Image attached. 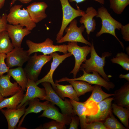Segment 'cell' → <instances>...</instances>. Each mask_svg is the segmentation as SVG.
Here are the masks:
<instances>
[{"mask_svg": "<svg viewBox=\"0 0 129 129\" xmlns=\"http://www.w3.org/2000/svg\"><path fill=\"white\" fill-rule=\"evenodd\" d=\"M91 46L90 57L86 59L84 62V63L82 64L80 70H84L88 73L93 71L97 72L105 80L110 81L109 78L111 76L107 75L104 71V67L105 64L106 57L110 56L111 54L108 52H105L101 57L97 53L92 41Z\"/></svg>", "mask_w": 129, "mask_h": 129, "instance_id": "obj_1", "label": "cell"}, {"mask_svg": "<svg viewBox=\"0 0 129 129\" xmlns=\"http://www.w3.org/2000/svg\"><path fill=\"white\" fill-rule=\"evenodd\" d=\"M97 11V14L96 16L101 19L102 26L100 30L97 33L96 36L99 37L105 33L111 34L118 40L124 49V47L123 44L117 37L115 32L116 29L120 30L122 26V24L113 18L104 7H100Z\"/></svg>", "mask_w": 129, "mask_h": 129, "instance_id": "obj_2", "label": "cell"}, {"mask_svg": "<svg viewBox=\"0 0 129 129\" xmlns=\"http://www.w3.org/2000/svg\"><path fill=\"white\" fill-rule=\"evenodd\" d=\"M22 6L15 5L11 7L7 16L8 22L10 24L25 27L31 31L36 26V23L32 21L27 9H22Z\"/></svg>", "mask_w": 129, "mask_h": 129, "instance_id": "obj_3", "label": "cell"}, {"mask_svg": "<svg viewBox=\"0 0 129 129\" xmlns=\"http://www.w3.org/2000/svg\"><path fill=\"white\" fill-rule=\"evenodd\" d=\"M52 58L50 55H38L36 52L33 55L30 56L24 68L27 78L35 82L37 81L42 67Z\"/></svg>", "mask_w": 129, "mask_h": 129, "instance_id": "obj_4", "label": "cell"}, {"mask_svg": "<svg viewBox=\"0 0 129 129\" xmlns=\"http://www.w3.org/2000/svg\"><path fill=\"white\" fill-rule=\"evenodd\" d=\"M41 83L44 87L46 93L43 100L48 101L57 105L60 108L62 113L64 114L71 117L76 115L69 100L65 98L63 100L56 93L49 83L44 82Z\"/></svg>", "mask_w": 129, "mask_h": 129, "instance_id": "obj_5", "label": "cell"}, {"mask_svg": "<svg viewBox=\"0 0 129 129\" xmlns=\"http://www.w3.org/2000/svg\"><path fill=\"white\" fill-rule=\"evenodd\" d=\"M26 43L29 48L27 51L29 56L33 53L38 52H42L44 55H48L56 52L64 54L67 52V45H54L53 41L49 38H47L41 43H35L29 40H27Z\"/></svg>", "mask_w": 129, "mask_h": 129, "instance_id": "obj_6", "label": "cell"}, {"mask_svg": "<svg viewBox=\"0 0 129 129\" xmlns=\"http://www.w3.org/2000/svg\"><path fill=\"white\" fill-rule=\"evenodd\" d=\"M62 11V20L60 29L57 34V42L63 37V33L68 24L73 19L77 17L81 16L85 12L81 10L77 5L76 9L72 6L69 0H60Z\"/></svg>", "mask_w": 129, "mask_h": 129, "instance_id": "obj_7", "label": "cell"}, {"mask_svg": "<svg viewBox=\"0 0 129 129\" xmlns=\"http://www.w3.org/2000/svg\"><path fill=\"white\" fill-rule=\"evenodd\" d=\"M67 46V52L71 53L75 58L74 67L70 74H73L74 78H75L82 64L86 59L87 56L90 53L91 46L88 45L79 46L77 42H68Z\"/></svg>", "mask_w": 129, "mask_h": 129, "instance_id": "obj_8", "label": "cell"}, {"mask_svg": "<svg viewBox=\"0 0 129 129\" xmlns=\"http://www.w3.org/2000/svg\"><path fill=\"white\" fill-rule=\"evenodd\" d=\"M77 20L75 19L69 23V27L65 29L66 34L57 43H61L65 42H79L91 46V43L88 42L83 37L82 34L85 29L82 24L80 27L77 26Z\"/></svg>", "mask_w": 129, "mask_h": 129, "instance_id": "obj_9", "label": "cell"}, {"mask_svg": "<svg viewBox=\"0 0 129 129\" xmlns=\"http://www.w3.org/2000/svg\"><path fill=\"white\" fill-rule=\"evenodd\" d=\"M83 75L80 77L72 79L66 77L59 80H56V83L64 81H82L87 82L90 84H94L100 86L104 87L107 90L110 91V89H113L115 87L114 84L112 82L108 81L101 77L97 72L93 71L92 73H88L83 70Z\"/></svg>", "mask_w": 129, "mask_h": 129, "instance_id": "obj_10", "label": "cell"}, {"mask_svg": "<svg viewBox=\"0 0 129 129\" xmlns=\"http://www.w3.org/2000/svg\"><path fill=\"white\" fill-rule=\"evenodd\" d=\"M30 56L27 50H24L23 48L14 47L6 54V64L10 69L16 66L22 67Z\"/></svg>", "mask_w": 129, "mask_h": 129, "instance_id": "obj_11", "label": "cell"}, {"mask_svg": "<svg viewBox=\"0 0 129 129\" xmlns=\"http://www.w3.org/2000/svg\"><path fill=\"white\" fill-rule=\"evenodd\" d=\"M53 58L49 71L44 77L35 81L37 85L44 82H47L51 84L54 90L56 88L55 83L53 81V75L54 73L59 65L67 58L71 56L72 54L69 52L60 55L56 52L50 54Z\"/></svg>", "mask_w": 129, "mask_h": 129, "instance_id": "obj_12", "label": "cell"}, {"mask_svg": "<svg viewBox=\"0 0 129 129\" xmlns=\"http://www.w3.org/2000/svg\"><path fill=\"white\" fill-rule=\"evenodd\" d=\"M113 98V97H109L99 103L97 104L98 108L97 113L86 116L87 123L105 120L112 112V102Z\"/></svg>", "mask_w": 129, "mask_h": 129, "instance_id": "obj_13", "label": "cell"}, {"mask_svg": "<svg viewBox=\"0 0 129 129\" xmlns=\"http://www.w3.org/2000/svg\"><path fill=\"white\" fill-rule=\"evenodd\" d=\"M26 88L27 91L24 94L21 102L18 106L17 108H21L26 102L34 99L38 98L39 100H43L46 95L44 88H41L38 86L35 81L28 78Z\"/></svg>", "mask_w": 129, "mask_h": 129, "instance_id": "obj_14", "label": "cell"}, {"mask_svg": "<svg viewBox=\"0 0 129 129\" xmlns=\"http://www.w3.org/2000/svg\"><path fill=\"white\" fill-rule=\"evenodd\" d=\"M11 39L14 47H21L22 40L26 36L31 33L26 28H24L19 25L7 24L6 30Z\"/></svg>", "mask_w": 129, "mask_h": 129, "instance_id": "obj_15", "label": "cell"}, {"mask_svg": "<svg viewBox=\"0 0 129 129\" xmlns=\"http://www.w3.org/2000/svg\"><path fill=\"white\" fill-rule=\"evenodd\" d=\"M28 103L29 101L26 102L19 108L6 109L2 108L0 110L7 120L8 129H14L16 128L20 118L24 114L25 107Z\"/></svg>", "mask_w": 129, "mask_h": 129, "instance_id": "obj_16", "label": "cell"}, {"mask_svg": "<svg viewBox=\"0 0 129 129\" xmlns=\"http://www.w3.org/2000/svg\"><path fill=\"white\" fill-rule=\"evenodd\" d=\"M54 105L49 102L47 108L39 117H46L64 124L68 125L71 121V116L60 113Z\"/></svg>", "mask_w": 129, "mask_h": 129, "instance_id": "obj_17", "label": "cell"}, {"mask_svg": "<svg viewBox=\"0 0 129 129\" xmlns=\"http://www.w3.org/2000/svg\"><path fill=\"white\" fill-rule=\"evenodd\" d=\"M11 77L7 74L0 76V93L4 97L12 96L22 89L16 82L11 81Z\"/></svg>", "mask_w": 129, "mask_h": 129, "instance_id": "obj_18", "label": "cell"}, {"mask_svg": "<svg viewBox=\"0 0 129 129\" xmlns=\"http://www.w3.org/2000/svg\"><path fill=\"white\" fill-rule=\"evenodd\" d=\"M48 7L44 2H34L28 6L26 9L32 21L36 23L46 18L45 10Z\"/></svg>", "mask_w": 129, "mask_h": 129, "instance_id": "obj_19", "label": "cell"}, {"mask_svg": "<svg viewBox=\"0 0 129 129\" xmlns=\"http://www.w3.org/2000/svg\"><path fill=\"white\" fill-rule=\"evenodd\" d=\"M85 12L80 18L79 22L81 24H83L89 37L91 32H93L96 29V22L94 17L97 15V12L93 7L90 6L86 9Z\"/></svg>", "mask_w": 129, "mask_h": 129, "instance_id": "obj_20", "label": "cell"}, {"mask_svg": "<svg viewBox=\"0 0 129 129\" xmlns=\"http://www.w3.org/2000/svg\"><path fill=\"white\" fill-rule=\"evenodd\" d=\"M114 103L123 107L129 108V81L125 83L114 93Z\"/></svg>", "mask_w": 129, "mask_h": 129, "instance_id": "obj_21", "label": "cell"}, {"mask_svg": "<svg viewBox=\"0 0 129 129\" xmlns=\"http://www.w3.org/2000/svg\"><path fill=\"white\" fill-rule=\"evenodd\" d=\"M39 100L36 98L29 101V106L26 109L24 114L19 122L18 127H20L22 125L25 117L28 114L31 113H38L44 110L47 108L49 101L46 100L44 102H41Z\"/></svg>", "mask_w": 129, "mask_h": 129, "instance_id": "obj_22", "label": "cell"}, {"mask_svg": "<svg viewBox=\"0 0 129 129\" xmlns=\"http://www.w3.org/2000/svg\"><path fill=\"white\" fill-rule=\"evenodd\" d=\"M56 88L54 90L58 95L63 99L65 97L79 102V98L72 85L70 84L62 85L55 83Z\"/></svg>", "mask_w": 129, "mask_h": 129, "instance_id": "obj_23", "label": "cell"}, {"mask_svg": "<svg viewBox=\"0 0 129 129\" xmlns=\"http://www.w3.org/2000/svg\"><path fill=\"white\" fill-rule=\"evenodd\" d=\"M7 74L13 77L21 87L22 90L24 91L25 90L28 79L22 67L10 69Z\"/></svg>", "mask_w": 129, "mask_h": 129, "instance_id": "obj_24", "label": "cell"}, {"mask_svg": "<svg viewBox=\"0 0 129 129\" xmlns=\"http://www.w3.org/2000/svg\"><path fill=\"white\" fill-rule=\"evenodd\" d=\"M24 91L21 90L19 92L10 97L4 98L0 102V110L4 108L16 109L21 102L24 95Z\"/></svg>", "mask_w": 129, "mask_h": 129, "instance_id": "obj_25", "label": "cell"}, {"mask_svg": "<svg viewBox=\"0 0 129 129\" xmlns=\"http://www.w3.org/2000/svg\"><path fill=\"white\" fill-rule=\"evenodd\" d=\"M69 100L76 115L79 118L81 129H85L87 123L86 114V108L84 102L71 99Z\"/></svg>", "mask_w": 129, "mask_h": 129, "instance_id": "obj_26", "label": "cell"}, {"mask_svg": "<svg viewBox=\"0 0 129 129\" xmlns=\"http://www.w3.org/2000/svg\"><path fill=\"white\" fill-rule=\"evenodd\" d=\"M112 108L114 114L119 118L124 126L128 129L129 108L120 106L114 103L112 104Z\"/></svg>", "mask_w": 129, "mask_h": 129, "instance_id": "obj_27", "label": "cell"}, {"mask_svg": "<svg viewBox=\"0 0 129 129\" xmlns=\"http://www.w3.org/2000/svg\"><path fill=\"white\" fill-rule=\"evenodd\" d=\"M113 95L114 94H108L105 92L102 89L101 86L95 85L91 95L84 102L87 103L92 101L97 104L105 99Z\"/></svg>", "mask_w": 129, "mask_h": 129, "instance_id": "obj_28", "label": "cell"}, {"mask_svg": "<svg viewBox=\"0 0 129 129\" xmlns=\"http://www.w3.org/2000/svg\"><path fill=\"white\" fill-rule=\"evenodd\" d=\"M67 82L72 85L79 97L86 93L92 91L93 89V86L84 81H70Z\"/></svg>", "mask_w": 129, "mask_h": 129, "instance_id": "obj_29", "label": "cell"}, {"mask_svg": "<svg viewBox=\"0 0 129 129\" xmlns=\"http://www.w3.org/2000/svg\"><path fill=\"white\" fill-rule=\"evenodd\" d=\"M10 38L6 31H3L0 33V54H6L14 48Z\"/></svg>", "mask_w": 129, "mask_h": 129, "instance_id": "obj_30", "label": "cell"}, {"mask_svg": "<svg viewBox=\"0 0 129 129\" xmlns=\"http://www.w3.org/2000/svg\"><path fill=\"white\" fill-rule=\"evenodd\" d=\"M113 63L117 64L121 66L123 69L129 70V55L122 52L118 53L115 57L111 59Z\"/></svg>", "mask_w": 129, "mask_h": 129, "instance_id": "obj_31", "label": "cell"}, {"mask_svg": "<svg viewBox=\"0 0 129 129\" xmlns=\"http://www.w3.org/2000/svg\"><path fill=\"white\" fill-rule=\"evenodd\" d=\"M110 8L116 14H121L129 4V0H109Z\"/></svg>", "mask_w": 129, "mask_h": 129, "instance_id": "obj_32", "label": "cell"}, {"mask_svg": "<svg viewBox=\"0 0 129 129\" xmlns=\"http://www.w3.org/2000/svg\"><path fill=\"white\" fill-rule=\"evenodd\" d=\"M107 118L104 125L107 129H127L120 123L113 115L112 112Z\"/></svg>", "mask_w": 129, "mask_h": 129, "instance_id": "obj_33", "label": "cell"}, {"mask_svg": "<svg viewBox=\"0 0 129 129\" xmlns=\"http://www.w3.org/2000/svg\"><path fill=\"white\" fill-rule=\"evenodd\" d=\"M44 129H65V124L60 123L56 120H53L48 122L44 124L42 128Z\"/></svg>", "mask_w": 129, "mask_h": 129, "instance_id": "obj_34", "label": "cell"}, {"mask_svg": "<svg viewBox=\"0 0 129 129\" xmlns=\"http://www.w3.org/2000/svg\"><path fill=\"white\" fill-rule=\"evenodd\" d=\"M6 57V54H0V76L3 75L5 73L8 72L10 68L5 62Z\"/></svg>", "mask_w": 129, "mask_h": 129, "instance_id": "obj_35", "label": "cell"}, {"mask_svg": "<svg viewBox=\"0 0 129 129\" xmlns=\"http://www.w3.org/2000/svg\"><path fill=\"white\" fill-rule=\"evenodd\" d=\"M85 129H107L100 121H95L86 124Z\"/></svg>", "mask_w": 129, "mask_h": 129, "instance_id": "obj_36", "label": "cell"}, {"mask_svg": "<svg viewBox=\"0 0 129 129\" xmlns=\"http://www.w3.org/2000/svg\"><path fill=\"white\" fill-rule=\"evenodd\" d=\"M7 16L6 13H4L0 18V33L3 31L6 30L8 24Z\"/></svg>", "mask_w": 129, "mask_h": 129, "instance_id": "obj_37", "label": "cell"}, {"mask_svg": "<svg viewBox=\"0 0 129 129\" xmlns=\"http://www.w3.org/2000/svg\"><path fill=\"white\" fill-rule=\"evenodd\" d=\"M120 30L123 38L126 41H129V24L122 25Z\"/></svg>", "mask_w": 129, "mask_h": 129, "instance_id": "obj_38", "label": "cell"}, {"mask_svg": "<svg viewBox=\"0 0 129 129\" xmlns=\"http://www.w3.org/2000/svg\"><path fill=\"white\" fill-rule=\"evenodd\" d=\"M80 123V120L78 116L75 115L71 117V121L70 124L69 129H77Z\"/></svg>", "mask_w": 129, "mask_h": 129, "instance_id": "obj_39", "label": "cell"}, {"mask_svg": "<svg viewBox=\"0 0 129 129\" xmlns=\"http://www.w3.org/2000/svg\"><path fill=\"white\" fill-rule=\"evenodd\" d=\"M86 0H69V1L71 2H75L77 4L81 3ZM96 1L101 4L103 5L105 3L104 0H93Z\"/></svg>", "mask_w": 129, "mask_h": 129, "instance_id": "obj_40", "label": "cell"}, {"mask_svg": "<svg viewBox=\"0 0 129 129\" xmlns=\"http://www.w3.org/2000/svg\"><path fill=\"white\" fill-rule=\"evenodd\" d=\"M119 77L121 79H125L128 81H129V73L125 74H121L119 75Z\"/></svg>", "mask_w": 129, "mask_h": 129, "instance_id": "obj_41", "label": "cell"}, {"mask_svg": "<svg viewBox=\"0 0 129 129\" xmlns=\"http://www.w3.org/2000/svg\"><path fill=\"white\" fill-rule=\"evenodd\" d=\"M20 1L22 3L26 4L29 3L32 0H17Z\"/></svg>", "mask_w": 129, "mask_h": 129, "instance_id": "obj_42", "label": "cell"}, {"mask_svg": "<svg viewBox=\"0 0 129 129\" xmlns=\"http://www.w3.org/2000/svg\"><path fill=\"white\" fill-rule=\"evenodd\" d=\"M5 0H0V9H1L4 5Z\"/></svg>", "mask_w": 129, "mask_h": 129, "instance_id": "obj_43", "label": "cell"}, {"mask_svg": "<svg viewBox=\"0 0 129 129\" xmlns=\"http://www.w3.org/2000/svg\"><path fill=\"white\" fill-rule=\"evenodd\" d=\"M16 1V0H12L11 2L10 5V7H11L12 6V5L14 4L15 1Z\"/></svg>", "mask_w": 129, "mask_h": 129, "instance_id": "obj_44", "label": "cell"}, {"mask_svg": "<svg viewBox=\"0 0 129 129\" xmlns=\"http://www.w3.org/2000/svg\"><path fill=\"white\" fill-rule=\"evenodd\" d=\"M4 97L2 96L0 93V102H1L4 98Z\"/></svg>", "mask_w": 129, "mask_h": 129, "instance_id": "obj_45", "label": "cell"}, {"mask_svg": "<svg viewBox=\"0 0 129 129\" xmlns=\"http://www.w3.org/2000/svg\"><path fill=\"white\" fill-rule=\"evenodd\" d=\"M129 49V47H127V48H126V50H126L127 51V53H128V49Z\"/></svg>", "mask_w": 129, "mask_h": 129, "instance_id": "obj_46", "label": "cell"}, {"mask_svg": "<svg viewBox=\"0 0 129 129\" xmlns=\"http://www.w3.org/2000/svg\"><path fill=\"white\" fill-rule=\"evenodd\" d=\"M1 16H0V18H1Z\"/></svg>", "mask_w": 129, "mask_h": 129, "instance_id": "obj_47", "label": "cell"}]
</instances>
